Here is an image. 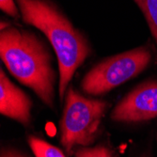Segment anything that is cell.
Listing matches in <instances>:
<instances>
[{"mask_svg":"<svg viewBox=\"0 0 157 157\" xmlns=\"http://www.w3.org/2000/svg\"><path fill=\"white\" fill-rule=\"evenodd\" d=\"M23 21L44 33L59 61V91L63 99L76 70L90 55L88 40L48 0H16Z\"/></svg>","mask_w":157,"mask_h":157,"instance_id":"obj_1","label":"cell"},{"mask_svg":"<svg viewBox=\"0 0 157 157\" xmlns=\"http://www.w3.org/2000/svg\"><path fill=\"white\" fill-rule=\"evenodd\" d=\"M0 56L11 75L31 89L45 105L54 106L56 73L50 52L38 36L2 25Z\"/></svg>","mask_w":157,"mask_h":157,"instance_id":"obj_2","label":"cell"},{"mask_svg":"<svg viewBox=\"0 0 157 157\" xmlns=\"http://www.w3.org/2000/svg\"><path fill=\"white\" fill-rule=\"evenodd\" d=\"M107 103L89 99L68 88L60 122V142L68 155L78 147H90L96 138Z\"/></svg>","mask_w":157,"mask_h":157,"instance_id":"obj_3","label":"cell"},{"mask_svg":"<svg viewBox=\"0 0 157 157\" xmlns=\"http://www.w3.org/2000/svg\"><path fill=\"white\" fill-rule=\"evenodd\" d=\"M151 50L141 46L127 51L95 65L81 82L83 91L90 95H103L137 76L150 65Z\"/></svg>","mask_w":157,"mask_h":157,"instance_id":"obj_4","label":"cell"},{"mask_svg":"<svg viewBox=\"0 0 157 157\" xmlns=\"http://www.w3.org/2000/svg\"><path fill=\"white\" fill-rule=\"evenodd\" d=\"M157 117V82L139 85L115 106L111 119L122 122L146 121Z\"/></svg>","mask_w":157,"mask_h":157,"instance_id":"obj_5","label":"cell"},{"mask_svg":"<svg viewBox=\"0 0 157 157\" xmlns=\"http://www.w3.org/2000/svg\"><path fill=\"white\" fill-rule=\"evenodd\" d=\"M32 102L20 88L0 71V113L18 122L28 125L31 120Z\"/></svg>","mask_w":157,"mask_h":157,"instance_id":"obj_6","label":"cell"},{"mask_svg":"<svg viewBox=\"0 0 157 157\" xmlns=\"http://www.w3.org/2000/svg\"><path fill=\"white\" fill-rule=\"evenodd\" d=\"M27 141L36 157H66L60 149L51 145L44 139L29 136Z\"/></svg>","mask_w":157,"mask_h":157,"instance_id":"obj_7","label":"cell"},{"mask_svg":"<svg viewBox=\"0 0 157 157\" xmlns=\"http://www.w3.org/2000/svg\"><path fill=\"white\" fill-rule=\"evenodd\" d=\"M143 12L157 44V0H134Z\"/></svg>","mask_w":157,"mask_h":157,"instance_id":"obj_8","label":"cell"},{"mask_svg":"<svg viewBox=\"0 0 157 157\" xmlns=\"http://www.w3.org/2000/svg\"><path fill=\"white\" fill-rule=\"evenodd\" d=\"M75 157H115L114 152L105 145L96 147H78L75 151Z\"/></svg>","mask_w":157,"mask_h":157,"instance_id":"obj_9","label":"cell"},{"mask_svg":"<svg viewBox=\"0 0 157 157\" xmlns=\"http://www.w3.org/2000/svg\"><path fill=\"white\" fill-rule=\"evenodd\" d=\"M0 9L13 18L19 17V9L13 0H0Z\"/></svg>","mask_w":157,"mask_h":157,"instance_id":"obj_10","label":"cell"},{"mask_svg":"<svg viewBox=\"0 0 157 157\" xmlns=\"http://www.w3.org/2000/svg\"><path fill=\"white\" fill-rule=\"evenodd\" d=\"M1 157H28L24 153L16 151V150H3L1 152Z\"/></svg>","mask_w":157,"mask_h":157,"instance_id":"obj_11","label":"cell"}]
</instances>
